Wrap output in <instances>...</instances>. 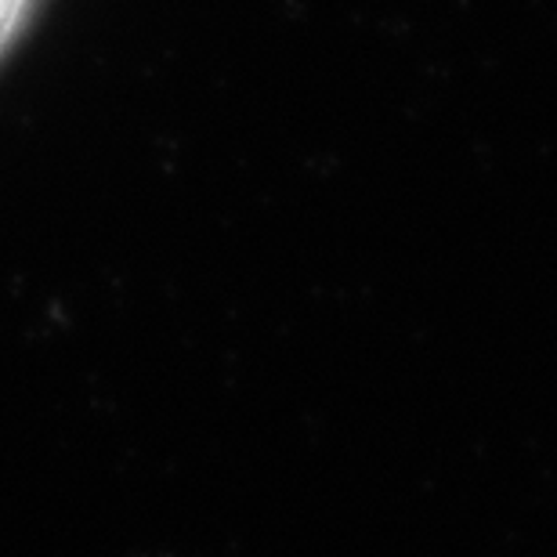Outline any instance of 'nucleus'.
Listing matches in <instances>:
<instances>
[{
	"instance_id": "f257e3e1",
	"label": "nucleus",
	"mask_w": 557,
	"mask_h": 557,
	"mask_svg": "<svg viewBox=\"0 0 557 557\" xmlns=\"http://www.w3.org/2000/svg\"><path fill=\"white\" fill-rule=\"evenodd\" d=\"M18 0H0V26L8 22V15H11V8H15Z\"/></svg>"
}]
</instances>
